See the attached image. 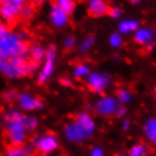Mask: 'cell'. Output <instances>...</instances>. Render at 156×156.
<instances>
[{
    "mask_svg": "<svg viewBox=\"0 0 156 156\" xmlns=\"http://www.w3.org/2000/svg\"><path fill=\"white\" fill-rule=\"evenodd\" d=\"M16 104L17 108L24 113H32L35 111L43 110L45 105L41 98L30 92H20L17 94Z\"/></svg>",
    "mask_w": 156,
    "mask_h": 156,
    "instance_id": "7",
    "label": "cell"
},
{
    "mask_svg": "<svg viewBox=\"0 0 156 156\" xmlns=\"http://www.w3.org/2000/svg\"><path fill=\"white\" fill-rule=\"evenodd\" d=\"M108 42H109V45L112 49L114 50H118V49H120L122 48L123 45V36L119 34V33H112L111 35L109 36V40H108Z\"/></svg>",
    "mask_w": 156,
    "mask_h": 156,
    "instance_id": "26",
    "label": "cell"
},
{
    "mask_svg": "<svg viewBox=\"0 0 156 156\" xmlns=\"http://www.w3.org/2000/svg\"><path fill=\"white\" fill-rule=\"evenodd\" d=\"M115 98H117L118 102L120 103V105H127L133 101V94L129 90L125 87H121V88H118L115 92Z\"/></svg>",
    "mask_w": 156,
    "mask_h": 156,
    "instance_id": "23",
    "label": "cell"
},
{
    "mask_svg": "<svg viewBox=\"0 0 156 156\" xmlns=\"http://www.w3.org/2000/svg\"><path fill=\"white\" fill-rule=\"evenodd\" d=\"M117 156H128V154H125V153H119Z\"/></svg>",
    "mask_w": 156,
    "mask_h": 156,
    "instance_id": "38",
    "label": "cell"
},
{
    "mask_svg": "<svg viewBox=\"0 0 156 156\" xmlns=\"http://www.w3.org/2000/svg\"><path fill=\"white\" fill-rule=\"evenodd\" d=\"M74 121L85 131V133L88 136V138H92L94 136V133L96 131V121L92 117L90 113L86 112V111L79 112L75 117Z\"/></svg>",
    "mask_w": 156,
    "mask_h": 156,
    "instance_id": "12",
    "label": "cell"
},
{
    "mask_svg": "<svg viewBox=\"0 0 156 156\" xmlns=\"http://www.w3.org/2000/svg\"><path fill=\"white\" fill-rule=\"evenodd\" d=\"M90 156H105V152L101 146H94L90 149Z\"/></svg>",
    "mask_w": 156,
    "mask_h": 156,
    "instance_id": "30",
    "label": "cell"
},
{
    "mask_svg": "<svg viewBox=\"0 0 156 156\" xmlns=\"http://www.w3.org/2000/svg\"><path fill=\"white\" fill-rule=\"evenodd\" d=\"M149 146L145 143H136L128 151V156H148Z\"/></svg>",
    "mask_w": 156,
    "mask_h": 156,
    "instance_id": "21",
    "label": "cell"
},
{
    "mask_svg": "<svg viewBox=\"0 0 156 156\" xmlns=\"http://www.w3.org/2000/svg\"><path fill=\"white\" fill-rule=\"evenodd\" d=\"M154 96H155V98H156V86L154 87Z\"/></svg>",
    "mask_w": 156,
    "mask_h": 156,
    "instance_id": "40",
    "label": "cell"
},
{
    "mask_svg": "<svg viewBox=\"0 0 156 156\" xmlns=\"http://www.w3.org/2000/svg\"><path fill=\"white\" fill-rule=\"evenodd\" d=\"M133 41L145 50H152L156 42V30L152 26H140L133 34Z\"/></svg>",
    "mask_w": 156,
    "mask_h": 156,
    "instance_id": "9",
    "label": "cell"
},
{
    "mask_svg": "<svg viewBox=\"0 0 156 156\" xmlns=\"http://www.w3.org/2000/svg\"><path fill=\"white\" fill-rule=\"evenodd\" d=\"M30 43L24 41L18 30H8L0 36V59H28Z\"/></svg>",
    "mask_w": 156,
    "mask_h": 156,
    "instance_id": "2",
    "label": "cell"
},
{
    "mask_svg": "<svg viewBox=\"0 0 156 156\" xmlns=\"http://www.w3.org/2000/svg\"><path fill=\"white\" fill-rule=\"evenodd\" d=\"M110 6L105 0H88L87 1V12L93 18H100L106 16Z\"/></svg>",
    "mask_w": 156,
    "mask_h": 156,
    "instance_id": "14",
    "label": "cell"
},
{
    "mask_svg": "<svg viewBox=\"0 0 156 156\" xmlns=\"http://www.w3.org/2000/svg\"><path fill=\"white\" fill-rule=\"evenodd\" d=\"M20 9L22 8H17L0 0V20L8 27L15 25L20 20Z\"/></svg>",
    "mask_w": 156,
    "mask_h": 156,
    "instance_id": "11",
    "label": "cell"
},
{
    "mask_svg": "<svg viewBox=\"0 0 156 156\" xmlns=\"http://www.w3.org/2000/svg\"><path fill=\"white\" fill-rule=\"evenodd\" d=\"M128 114V109L126 108V105H120L118 108L117 112H115V117L117 118H125Z\"/></svg>",
    "mask_w": 156,
    "mask_h": 156,
    "instance_id": "32",
    "label": "cell"
},
{
    "mask_svg": "<svg viewBox=\"0 0 156 156\" xmlns=\"http://www.w3.org/2000/svg\"><path fill=\"white\" fill-rule=\"evenodd\" d=\"M143 133L147 143L156 145V117L147 119L143 126Z\"/></svg>",
    "mask_w": 156,
    "mask_h": 156,
    "instance_id": "17",
    "label": "cell"
},
{
    "mask_svg": "<svg viewBox=\"0 0 156 156\" xmlns=\"http://www.w3.org/2000/svg\"><path fill=\"white\" fill-rule=\"evenodd\" d=\"M57 48L51 44L47 48V55L45 58L41 62V67L36 73V82L39 85H45L50 80L55 70V63H57Z\"/></svg>",
    "mask_w": 156,
    "mask_h": 156,
    "instance_id": "4",
    "label": "cell"
},
{
    "mask_svg": "<svg viewBox=\"0 0 156 156\" xmlns=\"http://www.w3.org/2000/svg\"><path fill=\"white\" fill-rule=\"evenodd\" d=\"M0 75L7 79H10V80H16V79L27 77L28 59H0Z\"/></svg>",
    "mask_w": 156,
    "mask_h": 156,
    "instance_id": "3",
    "label": "cell"
},
{
    "mask_svg": "<svg viewBox=\"0 0 156 156\" xmlns=\"http://www.w3.org/2000/svg\"><path fill=\"white\" fill-rule=\"evenodd\" d=\"M49 20L53 27L63 28L69 23V15L55 5H51L49 9Z\"/></svg>",
    "mask_w": 156,
    "mask_h": 156,
    "instance_id": "13",
    "label": "cell"
},
{
    "mask_svg": "<svg viewBox=\"0 0 156 156\" xmlns=\"http://www.w3.org/2000/svg\"><path fill=\"white\" fill-rule=\"evenodd\" d=\"M52 5L60 8L61 10H63L69 16L75 12V8H76L75 0H52Z\"/></svg>",
    "mask_w": 156,
    "mask_h": 156,
    "instance_id": "22",
    "label": "cell"
},
{
    "mask_svg": "<svg viewBox=\"0 0 156 156\" xmlns=\"http://www.w3.org/2000/svg\"><path fill=\"white\" fill-rule=\"evenodd\" d=\"M39 125L40 121L35 115H33V114H27L26 115L25 114V127L27 129L28 133H34L36 129L39 128Z\"/></svg>",
    "mask_w": 156,
    "mask_h": 156,
    "instance_id": "25",
    "label": "cell"
},
{
    "mask_svg": "<svg viewBox=\"0 0 156 156\" xmlns=\"http://www.w3.org/2000/svg\"><path fill=\"white\" fill-rule=\"evenodd\" d=\"M4 2H7V4L12 5V6H15L17 8H22L24 5L27 2V0H1Z\"/></svg>",
    "mask_w": 156,
    "mask_h": 156,
    "instance_id": "31",
    "label": "cell"
},
{
    "mask_svg": "<svg viewBox=\"0 0 156 156\" xmlns=\"http://www.w3.org/2000/svg\"><path fill=\"white\" fill-rule=\"evenodd\" d=\"M90 66L85 62H79L76 63L71 70V75L75 79L77 80H82V79H86V77L90 75Z\"/></svg>",
    "mask_w": 156,
    "mask_h": 156,
    "instance_id": "19",
    "label": "cell"
},
{
    "mask_svg": "<svg viewBox=\"0 0 156 156\" xmlns=\"http://www.w3.org/2000/svg\"><path fill=\"white\" fill-rule=\"evenodd\" d=\"M17 94L18 93L14 90H6L1 95V98L5 103H12V102H16Z\"/></svg>",
    "mask_w": 156,
    "mask_h": 156,
    "instance_id": "28",
    "label": "cell"
},
{
    "mask_svg": "<svg viewBox=\"0 0 156 156\" xmlns=\"http://www.w3.org/2000/svg\"><path fill=\"white\" fill-rule=\"evenodd\" d=\"M33 146L30 144H22V145H10L6 152L5 156H33L34 155Z\"/></svg>",
    "mask_w": 156,
    "mask_h": 156,
    "instance_id": "15",
    "label": "cell"
},
{
    "mask_svg": "<svg viewBox=\"0 0 156 156\" xmlns=\"http://www.w3.org/2000/svg\"><path fill=\"white\" fill-rule=\"evenodd\" d=\"M140 27V24L137 20L133 18H127L122 20L118 24V33L121 35H131Z\"/></svg>",
    "mask_w": 156,
    "mask_h": 156,
    "instance_id": "16",
    "label": "cell"
},
{
    "mask_svg": "<svg viewBox=\"0 0 156 156\" xmlns=\"http://www.w3.org/2000/svg\"><path fill=\"white\" fill-rule=\"evenodd\" d=\"M86 86L94 94L103 95L112 85V77L105 71L94 70L85 79Z\"/></svg>",
    "mask_w": 156,
    "mask_h": 156,
    "instance_id": "5",
    "label": "cell"
},
{
    "mask_svg": "<svg viewBox=\"0 0 156 156\" xmlns=\"http://www.w3.org/2000/svg\"><path fill=\"white\" fill-rule=\"evenodd\" d=\"M122 10H121V8L119 7H110L109 9V12H108V15L111 17V18H114V20H119V18H121L122 17Z\"/></svg>",
    "mask_w": 156,
    "mask_h": 156,
    "instance_id": "29",
    "label": "cell"
},
{
    "mask_svg": "<svg viewBox=\"0 0 156 156\" xmlns=\"http://www.w3.org/2000/svg\"><path fill=\"white\" fill-rule=\"evenodd\" d=\"M143 1V0H130V2L133 5H139Z\"/></svg>",
    "mask_w": 156,
    "mask_h": 156,
    "instance_id": "37",
    "label": "cell"
},
{
    "mask_svg": "<svg viewBox=\"0 0 156 156\" xmlns=\"http://www.w3.org/2000/svg\"><path fill=\"white\" fill-rule=\"evenodd\" d=\"M63 136H65L67 141L73 143V144H79V143H83V141L90 139L88 136L85 133V131L74 120L69 121L65 125V127H63Z\"/></svg>",
    "mask_w": 156,
    "mask_h": 156,
    "instance_id": "10",
    "label": "cell"
},
{
    "mask_svg": "<svg viewBox=\"0 0 156 156\" xmlns=\"http://www.w3.org/2000/svg\"><path fill=\"white\" fill-rule=\"evenodd\" d=\"M47 48H44L40 43H32L28 48V59L36 63H41L45 58Z\"/></svg>",
    "mask_w": 156,
    "mask_h": 156,
    "instance_id": "18",
    "label": "cell"
},
{
    "mask_svg": "<svg viewBox=\"0 0 156 156\" xmlns=\"http://www.w3.org/2000/svg\"><path fill=\"white\" fill-rule=\"evenodd\" d=\"M42 156H53V154H42Z\"/></svg>",
    "mask_w": 156,
    "mask_h": 156,
    "instance_id": "39",
    "label": "cell"
},
{
    "mask_svg": "<svg viewBox=\"0 0 156 156\" xmlns=\"http://www.w3.org/2000/svg\"><path fill=\"white\" fill-rule=\"evenodd\" d=\"M35 14H36V6L33 5L32 2H30V1H27V2L22 7V9H20V20L28 22V20H31L34 18Z\"/></svg>",
    "mask_w": 156,
    "mask_h": 156,
    "instance_id": "20",
    "label": "cell"
},
{
    "mask_svg": "<svg viewBox=\"0 0 156 156\" xmlns=\"http://www.w3.org/2000/svg\"><path fill=\"white\" fill-rule=\"evenodd\" d=\"M31 145L41 154H53L59 148V139L51 133L36 135L32 138Z\"/></svg>",
    "mask_w": 156,
    "mask_h": 156,
    "instance_id": "6",
    "label": "cell"
},
{
    "mask_svg": "<svg viewBox=\"0 0 156 156\" xmlns=\"http://www.w3.org/2000/svg\"><path fill=\"white\" fill-rule=\"evenodd\" d=\"M121 128L123 131H128L129 129L131 128V121L129 119H123L122 122H121Z\"/></svg>",
    "mask_w": 156,
    "mask_h": 156,
    "instance_id": "34",
    "label": "cell"
},
{
    "mask_svg": "<svg viewBox=\"0 0 156 156\" xmlns=\"http://www.w3.org/2000/svg\"><path fill=\"white\" fill-rule=\"evenodd\" d=\"M27 1H30V2H32L33 5H35V6H41V5H43L47 0H27Z\"/></svg>",
    "mask_w": 156,
    "mask_h": 156,
    "instance_id": "36",
    "label": "cell"
},
{
    "mask_svg": "<svg viewBox=\"0 0 156 156\" xmlns=\"http://www.w3.org/2000/svg\"><path fill=\"white\" fill-rule=\"evenodd\" d=\"M76 45H77V39H76L74 35H68L63 39L62 47L65 50L70 51V50H73Z\"/></svg>",
    "mask_w": 156,
    "mask_h": 156,
    "instance_id": "27",
    "label": "cell"
},
{
    "mask_svg": "<svg viewBox=\"0 0 156 156\" xmlns=\"http://www.w3.org/2000/svg\"><path fill=\"white\" fill-rule=\"evenodd\" d=\"M120 106V103L118 102L115 96L112 95H101L98 100L94 104V110L96 114L104 118H110L115 115L118 108Z\"/></svg>",
    "mask_w": 156,
    "mask_h": 156,
    "instance_id": "8",
    "label": "cell"
},
{
    "mask_svg": "<svg viewBox=\"0 0 156 156\" xmlns=\"http://www.w3.org/2000/svg\"><path fill=\"white\" fill-rule=\"evenodd\" d=\"M1 123L6 138L10 145H22L27 140L28 131L25 127V113L18 108H7L1 114Z\"/></svg>",
    "mask_w": 156,
    "mask_h": 156,
    "instance_id": "1",
    "label": "cell"
},
{
    "mask_svg": "<svg viewBox=\"0 0 156 156\" xmlns=\"http://www.w3.org/2000/svg\"><path fill=\"white\" fill-rule=\"evenodd\" d=\"M60 84L63 86V87H71L73 86V80H71V78L69 77H62L60 78Z\"/></svg>",
    "mask_w": 156,
    "mask_h": 156,
    "instance_id": "33",
    "label": "cell"
},
{
    "mask_svg": "<svg viewBox=\"0 0 156 156\" xmlns=\"http://www.w3.org/2000/svg\"><path fill=\"white\" fill-rule=\"evenodd\" d=\"M94 44H95V36L94 35H88L86 36L85 39L82 40L78 45V51L80 52V53H86V52H88L90 50H92V48L94 47Z\"/></svg>",
    "mask_w": 156,
    "mask_h": 156,
    "instance_id": "24",
    "label": "cell"
},
{
    "mask_svg": "<svg viewBox=\"0 0 156 156\" xmlns=\"http://www.w3.org/2000/svg\"><path fill=\"white\" fill-rule=\"evenodd\" d=\"M9 30V27H8L6 24H4L1 20H0V36H2L6 33V32Z\"/></svg>",
    "mask_w": 156,
    "mask_h": 156,
    "instance_id": "35",
    "label": "cell"
}]
</instances>
